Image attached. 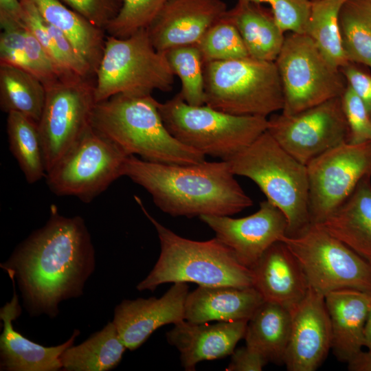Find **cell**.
Instances as JSON below:
<instances>
[{"label": "cell", "instance_id": "f907efd6", "mask_svg": "<svg viewBox=\"0 0 371 371\" xmlns=\"http://www.w3.org/2000/svg\"><path fill=\"white\" fill-rule=\"evenodd\" d=\"M313 1V0H312Z\"/></svg>", "mask_w": 371, "mask_h": 371}, {"label": "cell", "instance_id": "f1b7e54d", "mask_svg": "<svg viewBox=\"0 0 371 371\" xmlns=\"http://www.w3.org/2000/svg\"><path fill=\"white\" fill-rule=\"evenodd\" d=\"M46 98L41 80L28 70L0 63V107L8 113H20L38 124Z\"/></svg>", "mask_w": 371, "mask_h": 371}, {"label": "cell", "instance_id": "e575fe53", "mask_svg": "<svg viewBox=\"0 0 371 371\" xmlns=\"http://www.w3.org/2000/svg\"><path fill=\"white\" fill-rule=\"evenodd\" d=\"M169 0H123L118 14L106 26L109 36L129 37L137 31L147 28Z\"/></svg>", "mask_w": 371, "mask_h": 371}, {"label": "cell", "instance_id": "3957f363", "mask_svg": "<svg viewBox=\"0 0 371 371\" xmlns=\"http://www.w3.org/2000/svg\"><path fill=\"white\" fill-rule=\"evenodd\" d=\"M151 94H117L94 105L91 126L128 155L168 164H193L205 155L175 138L166 127Z\"/></svg>", "mask_w": 371, "mask_h": 371}, {"label": "cell", "instance_id": "8992f818", "mask_svg": "<svg viewBox=\"0 0 371 371\" xmlns=\"http://www.w3.org/2000/svg\"><path fill=\"white\" fill-rule=\"evenodd\" d=\"M161 119L170 133L202 154L227 161L267 131L269 120L258 115H236L207 105L188 104L179 93L159 102Z\"/></svg>", "mask_w": 371, "mask_h": 371}, {"label": "cell", "instance_id": "c3c4849f", "mask_svg": "<svg viewBox=\"0 0 371 371\" xmlns=\"http://www.w3.org/2000/svg\"><path fill=\"white\" fill-rule=\"evenodd\" d=\"M370 1H371V0H370Z\"/></svg>", "mask_w": 371, "mask_h": 371}, {"label": "cell", "instance_id": "f546056e", "mask_svg": "<svg viewBox=\"0 0 371 371\" xmlns=\"http://www.w3.org/2000/svg\"><path fill=\"white\" fill-rule=\"evenodd\" d=\"M7 114L6 128L10 150L27 183H36L46 176L37 123L18 112L12 111Z\"/></svg>", "mask_w": 371, "mask_h": 371}, {"label": "cell", "instance_id": "8fae6325", "mask_svg": "<svg viewBox=\"0 0 371 371\" xmlns=\"http://www.w3.org/2000/svg\"><path fill=\"white\" fill-rule=\"evenodd\" d=\"M129 155L91 126L46 174L49 190L90 203L122 176Z\"/></svg>", "mask_w": 371, "mask_h": 371}, {"label": "cell", "instance_id": "83f0119b", "mask_svg": "<svg viewBox=\"0 0 371 371\" xmlns=\"http://www.w3.org/2000/svg\"><path fill=\"white\" fill-rule=\"evenodd\" d=\"M127 348L117 328L109 322L78 346H71L60 355L62 370L67 371H106L115 368Z\"/></svg>", "mask_w": 371, "mask_h": 371}, {"label": "cell", "instance_id": "9c48e42d", "mask_svg": "<svg viewBox=\"0 0 371 371\" xmlns=\"http://www.w3.org/2000/svg\"><path fill=\"white\" fill-rule=\"evenodd\" d=\"M306 276L309 288L325 295L352 289L371 295V264L319 225L310 223L295 235L282 236Z\"/></svg>", "mask_w": 371, "mask_h": 371}, {"label": "cell", "instance_id": "b9f144b4", "mask_svg": "<svg viewBox=\"0 0 371 371\" xmlns=\"http://www.w3.org/2000/svg\"><path fill=\"white\" fill-rule=\"evenodd\" d=\"M339 69L347 85L363 102L371 115V76L357 68L351 62Z\"/></svg>", "mask_w": 371, "mask_h": 371}, {"label": "cell", "instance_id": "7402d4cb", "mask_svg": "<svg viewBox=\"0 0 371 371\" xmlns=\"http://www.w3.org/2000/svg\"><path fill=\"white\" fill-rule=\"evenodd\" d=\"M264 302L254 286H199L187 295L184 317L194 324L249 320Z\"/></svg>", "mask_w": 371, "mask_h": 371}, {"label": "cell", "instance_id": "f6af8a7d", "mask_svg": "<svg viewBox=\"0 0 371 371\" xmlns=\"http://www.w3.org/2000/svg\"><path fill=\"white\" fill-rule=\"evenodd\" d=\"M350 371H371V351H361L348 363Z\"/></svg>", "mask_w": 371, "mask_h": 371}, {"label": "cell", "instance_id": "484cf974", "mask_svg": "<svg viewBox=\"0 0 371 371\" xmlns=\"http://www.w3.org/2000/svg\"><path fill=\"white\" fill-rule=\"evenodd\" d=\"M43 20L60 30L93 74L101 60L105 38L100 30L60 0H31Z\"/></svg>", "mask_w": 371, "mask_h": 371}, {"label": "cell", "instance_id": "ba28073f", "mask_svg": "<svg viewBox=\"0 0 371 371\" xmlns=\"http://www.w3.org/2000/svg\"><path fill=\"white\" fill-rule=\"evenodd\" d=\"M95 102L117 94L144 95L172 90L174 73L164 52L153 46L146 28L125 38L108 36L95 70Z\"/></svg>", "mask_w": 371, "mask_h": 371}, {"label": "cell", "instance_id": "ac0fdd59", "mask_svg": "<svg viewBox=\"0 0 371 371\" xmlns=\"http://www.w3.org/2000/svg\"><path fill=\"white\" fill-rule=\"evenodd\" d=\"M188 289L187 282H175L159 298L124 300L117 305L112 322L127 349L139 348L159 327L185 320Z\"/></svg>", "mask_w": 371, "mask_h": 371}, {"label": "cell", "instance_id": "5bb4252c", "mask_svg": "<svg viewBox=\"0 0 371 371\" xmlns=\"http://www.w3.org/2000/svg\"><path fill=\"white\" fill-rule=\"evenodd\" d=\"M267 131L291 156L307 165L326 151L348 142L341 97L286 115H273Z\"/></svg>", "mask_w": 371, "mask_h": 371}, {"label": "cell", "instance_id": "2e32d148", "mask_svg": "<svg viewBox=\"0 0 371 371\" xmlns=\"http://www.w3.org/2000/svg\"><path fill=\"white\" fill-rule=\"evenodd\" d=\"M291 328L284 364L289 371H314L332 346V330L325 295L309 288L289 310Z\"/></svg>", "mask_w": 371, "mask_h": 371}, {"label": "cell", "instance_id": "4dcf8cb0", "mask_svg": "<svg viewBox=\"0 0 371 371\" xmlns=\"http://www.w3.org/2000/svg\"><path fill=\"white\" fill-rule=\"evenodd\" d=\"M346 1H311L304 32L325 58L338 69L350 63L343 47L339 25V11Z\"/></svg>", "mask_w": 371, "mask_h": 371}, {"label": "cell", "instance_id": "f35d334b", "mask_svg": "<svg viewBox=\"0 0 371 371\" xmlns=\"http://www.w3.org/2000/svg\"><path fill=\"white\" fill-rule=\"evenodd\" d=\"M25 60V69L38 77L45 87L63 80L62 75L54 61L27 27Z\"/></svg>", "mask_w": 371, "mask_h": 371}, {"label": "cell", "instance_id": "277c9868", "mask_svg": "<svg viewBox=\"0 0 371 371\" xmlns=\"http://www.w3.org/2000/svg\"><path fill=\"white\" fill-rule=\"evenodd\" d=\"M134 199L155 227L161 247L155 266L137 285L139 291L153 292L159 285L170 282H193L203 286H254L252 270L242 265L218 238L198 241L181 237L155 219L139 197L135 196Z\"/></svg>", "mask_w": 371, "mask_h": 371}, {"label": "cell", "instance_id": "d590c367", "mask_svg": "<svg viewBox=\"0 0 371 371\" xmlns=\"http://www.w3.org/2000/svg\"><path fill=\"white\" fill-rule=\"evenodd\" d=\"M255 4H267L281 29L304 34L311 1L309 0H240Z\"/></svg>", "mask_w": 371, "mask_h": 371}, {"label": "cell", "instance_id": "d6986e66", "mask_svg": "<svg viewBox=\"0 0 371 371\" xmlns=\"http://www.w3.org/2000/svg\"><path fill=\"white\" fill-rule=\"evenodd\" d=\"M248 320L218 322L214 324H194L183 320L166 333L168 343L180 353L186 371H194L203 361L232 355L238 342L245 337Z\"/></svg>", "mask_w": 371, "mask_h": 371}, {"label": "cell", "instance_id": "30bf717a", "mask_svg": "<svg viewBox=\"0 0 371 371\" xmlns=\"http://www.w3.org/2000/svg\"><path fill=\"white\" fill-rule=\"evenodd\" d=\"M275 63L282 87L284 115H293L341 97L346 88L340 69L305 34L291 32L285 36Z\"/></svg>", "mask_w": 371, "mask_h": 371}, {"label": "cell", "instance_id": "ffe728a7", "mask_svg": "<svg viewBox=\"0 0 371 371\" xmlns=\"http://www.w3.org/2000/svg\"><path fill=\"white\" fill-rule=\"evenodd\" d=\"M13 286L12 300L0 309L3 331L0 336V370L6 371H57L62 370L61 354L72 346L80 334L77 329L65 343L44 346L17 332L12 322L21 313L16 292L15 279L9 276Z\"/></svg>", "mask_w": 371, "mask_h": 371}, {"label": "cell", "instance_id": "e0dca14e", "mask_svg": "<svg viewBox=\"0 0 371 371\" xmlns=\"http://www.w3.org/2000/svg\"><path fill=\"white\" fill-rule=\"evenodd\" d=\"M227 10L222 0H169L146 28L150 42L159 52L196 45Z\"/></svg>", "mask_w": 371, "mask_h": 371}, {"label": "cell", "instance_id": "52a82bcc", "mask_svg": "<svg viewBox=\"0 0 371 371\" xmlns=\"http://www.w3.org/2000/svg\"><path fill=\"white\" fill-rule=\"evenodd\" d=\"M205 104L236 115L267 117L282 110L284 96L275 62L243 58L204 64Z\"/></svg>", "mask_w": 371, "mask_h": 371}, {"label": "cell", "instance_id": "7dc6e473", "mask_svg": "<svg viewBox=\"0 0 371 371\" xmlns=\"http://www.w3.org/2000/svg\"><path fill=\"white\" fill-rule=\"evenodd\" d=\"M309 1H312V0H309Z\"/></svg>", "mask_w": 371, "mask_h": 371}, {"label": "cell", "instance_id": "6da1fadb", "mask_svg": "<svg viewBox=\"0 0 371 371\" xmlns=\"http://www.w3.org/2000/svg\"><path fill=\"white\" fill-rule=\"evenodd\" d=\"M95 250L85 220L50 206L46 223L14 250L1 267L17 281L31 316L54 318L63 301L82 295L95 269Z\"/></svg>", "mask_w": 371, "mask_h": 371}, {"label": "cell", "instance_id": "d4e9b609", "mask_svg": "<svg viewBox=\"0 0 371 371\" xmlns=\"http://www.w3.org/2000/svg\"><path fill=\"white\" fill-rule=\"evenodd\" d=\"M226 16L238 29L249 57L275 62L283 46L285 36L271 10L260 4L238 0Z\"/></svg>", "mask_w": 371, "mask_h": 371}, {"label": "cell", "instance_id": "4316f807", "mask_svg": "<svg viewBox=\"0 0 371 371\" xmlns=\"http://www.w3.org/2000/svg\"><path fill=\"white\" fill-rule=\"evenodd\" d=\"M291 328L290 311L278 304L264 302L248 320L246 346L269 363L284 364Z\"/></svg>", "mask_w": 371, "mask_h": 371}, {"label": "cell", "instance_id": "60d3db41", "mask_svg": "<svg viewBox=\"0 0 371 371\" xmlns=\"http://www.w3.org/2000/svg\"><path fill=\"white\" fill-rule=\"evenodd\" d=\"M93 26L105 31L118 14L123 0H60Z\"/></svg>", "mask_w": 371, "mask_h": 371}, {"label": "cell", "instance_id": "cb8c5ba5", "mask_svg": "<svg viewBox=\"0 0 371 371\" xmlns=\"http://www.w3.org/2000/svg\"><path fill=\"white\" fill-rule=\"evenodd\" d=\"M318 225L371 264V177L361 180L341 205Z\"/></svg>", "mask_w": 371, "mask_h": 371}, {"label": "cell", "instance_id": "4fadbf2b", "mask_svg": "<svg viewBox=\"0 0 371 371\" xmlns=\"http://www.w3.org/2000/svg\"><path fill=\"white\" fill-rule=\"evenodd\" d=\"M309 214L319 224L351 194L361 180L371 177V142L342 143L307 165Z\"/></svg>", "mask_w": 371, "mask_h": 371}, {"label": "cell", "instance_id": "d6a6232c", "mask_svg": "<svg viewBox=\"0 0 371 371\" xmlns=\"http://www.w3.org/2000/svg\"><path fill=\"white\" fill-rule=\"evenodd\" d=\"M175 75L181 82L179 94L189 104H205L204 62L196 45L171 48L164 52Z\"/></svg>", "mask_w": 371, "mask_h": 371}, {"label": "cell", "instance_id": "603a6c76", "mask_svg": "<svg viewBox=\"0 0 371 371\" xmlns=\"http://www.w3.org/2000/svg\"><path fill=\"white\" fill-rule=\"evenodd\" d=\"M332 330L331 350L336 358L348 363L364 346V328L371 306V295L344 289L325 295Z\"/></svg>", "mask_w": 371, "mask_h": 371}, {"label": "cell", "instance_id": "8d00e7d4", "mask_svg": "<svg viewBox=\"0 0 371 371\" xmlns=\"http://www.w3.org/2000/svg\"><path fill=\"white\" fill-rule=\"evenodd\" d=\"M341 99L348 130V142H371V115L363 102L348 85Z\"/></svg>", "mask_w": 371, "mask_h": 371}, {"label": "cell", "instance_id": "681fc988", "mask_svg": "<svg viewBox=\"0 0 371 371\" xmlns=\"http://www.w3.org/2000/svg\"></svg>", "mask_w": 371, "mask_h": 371}, {"label": "cell", "instance_id": "7bdbcfd3", "mask_svg": "<svg viewBox=\"0 0 371 371\" xmlns=\"http://www.w3.org/2000/svg\"><path fill=\"white\" fill-rule=\"evenodd\" d=\"M267 360L258 352L245 345L234 350L227 371H261L267 365Z\"/></svg>", "mask_w": 371, "mask_h": 371}, {"label": "cell", "instance_id": "7c38bea8", "mask_svg": "<svg viewBox=\"0 0 371 371\" xmlns=\"http://www.w3.org/2000/svg\"><path fill=\"white\" fill-rule=\"evenodd\" d=\"M46 88L38 129L47 172L91 128L95 102L87 78L60 80Z\"/></svg>", "mask_w": 371, "mask_h": 371}, {"label": "cell", "instance_id": "836d02e7", "mask_svg": "<svg viewBox=\"0 0 371 371\" xmlns=\"http://www.w3.org/2000/svg\"><path fill=\"white\" fill-rule=\"evenodd\" d=\"M196 45L204 64L249 57L238 29L225 14L207 30Z\"/></svg>", "mask_w": 371, "mask_h": 371}, {"label": "cell", "instance_id": "1f68e13d", "mask_svg": "<svg viewBox=\"0 0 371 371\" xmlns=\"http://www.w3.org/2000/svg\"><path fill=\"white\" fill-rule=\"evenodd\" d=\"M339 25L348 60L371 68L370 0H346L339 11Z\"/></svg>", "mask_w": 371, "mask_h": 371}, {"label": "cell", "instance_id": "ab89813d", "mask_svg": "<svg viewBox=\"0 0 371 371\" xmlns=\"http://www.w3.org/2000/svg\"><path fill=\"white\" fill-rule=\"evenodd\" d=\"M22 6L21 21L32 32L60 71L63 80L70 78L65 69L63 58L43 20L31 0H20Z\"/></svg>", "mask_w": 371, "mask_h": 371}, {"label": "cell", "instance_id": "bcb514c9", "mask_svg": "<svg viewBox=\"0 0 371 371\" xmlns=\"http://www.w3.org/2000/svg\"><path fill=\"white\" fill-rule=\"evenodd\" d=\"M364 346L371 351V306L368 311L364 328Z\"/></svg>", "mask_w": 371, "mask_h": 371}, {"label": "cell", "instance_id": "74e56055", "mask_svg": "<svg viewBox=\"0 0 371 371\" xmlns=\"http://www.w3.org/2000/svg\"><path fill=\"white\" fill-rule=\"evenodd\" d=\"M0 63L25 67L26 27L22 21L0 18Z\"/></svg>", "mask_w": 371, "mask_h": 371}, {"label": "cell", "instance_id": "7a4b0ae2", "mask_svg": "<svg viewBox=\"0 0 371 371\" xmlns=\"http://www.w3.org/2000/svg\"><path fill=\"white\" fill-rule=\"evenodd\" d=\"M122 176L143 187L172 216H232L253 205L223 160L168 164L129 155Z\"/></svg>", "mask_w": 371, "mask_h": 371}, {"label": "cell", "instance_id": "5b68a950", "mask_svg": "<svg viewBox=\"0 0 371 371\" xmlns=\"http://www.w3.org/2000/svg\"><path fill=\"white\" fill-rule=\"evenodd\" d=\"M234 175L247 177L285 216L286 235L310 225L309 183L306 166L287 153L266 131L241 152L226 161Z\"/></svg>", "mask_w": 371, "mask_h": 371}, {"label": "cell", "instance_id": "ee69618b", "mask_svg": "<svg viewBox=\"0 0 371 371\" xmlns=\"http://www.w3.org/2000/svg\"><path fill=\"white\" fill-rule=\"evenodd\" d=\"M21 14L20 0H0V17L21 21Z\"/></svg>", "mask_w": 371, "mask_h": 371}, {"label": "cell", "instance_id": "9a60e30c", "mask_svg": "<svg viewBox=\"0 0 371 371\" xmlns=\"http://www.w3.org/2000/svg\"><path fill=\"white\" fill-rule=\"evenodd\" d=\"M199 218L251 269L269 247L286 234L288 227L284 214L268 200L261 201L258 210L245 217L202 215Z\"/></svg>", "mask_w": 371, "mask_h": 371}, {"label": "cell", "instance_id": "44dd1931", "mask_svg": "<svg viewBox=\"0 0 371 371\" xmlns=\"http://www.w3.org/2000/svg\"><path fill=\"white\" fill-rule=\"evenodd\" d=\"M251 270L254 287L264 300L289 310L298 304L309 289L301 265L280 240L267 249Z\"/></svg>", "mask_w": 371, "mask_h": 371}]
</instances>
